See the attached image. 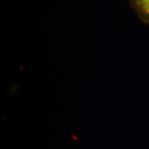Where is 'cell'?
I'll return each instance as SVG.
<instances>
[{"mask_svg":"<svg viewBox=\"0 0 149 149\" xmlns=\"http://www.w3.org/2000/svg\"><path fill=\"white\" fill-rule=\"evenodd\" d=\"M141 18L149 24V0H131Z\"/></svg>","mask_w":149,"mask_h":149,"instance_id":"obj_1","label":"cell"}]
</instances>
